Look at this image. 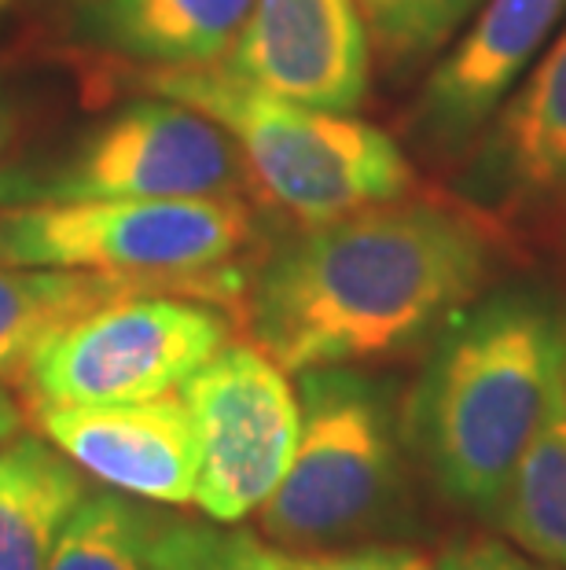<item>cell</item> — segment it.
Instances as JSON below:
<instances>
[{
	"label": "cell",
	"mask_w": 566,
	"mask_h": 570,
	"mask_svg": "<svg viewBox=\"0 0 566 570\" xmlns=\"http://www.w3.org/2000/svg\"><path fill=\"white\" fill-rule=\"evenodd\" d=\"M81 493V468L48 439L0 449V570H48Z\"/></svg>",
	"instance_id": "cell-15"
},
{
	"label": "cell",
	"mask_w": 566,
	"mask_h": 570,
	"mask_svg": "<svg viewBox=\"0 0 566 570\" xmlns=\"http://www.w3.org/2000/svg\"><path fill=\"white\" fill-rule=\"evenodd\" d=\"M48 570H162L143 549V504L118 490H86Z\"/></svg>",
	"instance_id": "cell-17"
},
{
	"label": "cell",
	"mask_w": 566,
	"mask_h": 570,
	"mask_svg": "<svg viewBox=\"0 0 566 570\" xmlns=\"http://www.w3.org/2000/svg\"><path fill=\"white\" fill-rule=\"evenodd\" d=\"M33 412L44 439L111 490L137 501L196 504L199 439L185 394Z\"/></svg>",
	"instance_id": "cell-11"
},
{
	"label": "cell",
	"mask_w": 566,
	"mask_h": 570,
	"mask_svg": "<svg viewBox=\"0 0 566 570\" xmlns=\"http://www.w3.org/2000/svg\"><path fill=\"white\" fill-rule=\"evenodd\" d=\"M137 81L225 126L265 196L306 225L401 199L413 188V166L394 137L354 115L280 100L236 81L218 63L148 70Z\"/></svg>",
	"instance_id": "cell-4"
},
{
	"label": "cell",
	"mask_w": 566,
	"mask_h": 570,
	"mask_svg": "<svg viewBox=\"0 0 566 570\" xmlns=\"http://www.w3.org/2000/svg\"><path fill=\"white\" fill-rule=\"evenodd\" d=\"M357 8L371 52L394 75H408L460 38L481 0H357Z\"/></svg>",
	"instance_id": "cell-19"
},
{
	"label": "cell",
	"mask_w": 566,
	"mask_h": 570,
	"mask_svg": "<svg viewBox=\"0 0 566 570\" xmlns=\"http://www.w3.org/2000/svg\"><path fill=\"white\" fill-rule=\"evenodd\" d=\"M435 570H556L526 556L519 544L497 538H456L438 556Z\"/></svg>",
	"instance_id": "cell-21"
},
{
	"label": "cell",
	"mask_w": 566,
	"mask_h": 570,
	"mask_svg": "<svg viewBox=\"0 0 566 570\" xmlns=\"http://www.w3.org/2000/svg\"><path fill=\"white\" fill-rule=\"evenodd\" d=\"M255 0H89L81 33L155 70L221 63Z\"/></svg>",
	"instance_id": "cell-13"
},
{
	"label": "cell",
	"mask_w": 566,
	"mask_h": 570,
	"mask_svg": "<svg viewBox=\"0 0 566 570\" xmlns=\"http://www.w3.org/2000/svg\"><path fill=\"white\" fill-rule=\"evenodd\" d=\"M298 409L295 456L258 508L261 538L284 552H324L413 530V456L394 386L354 365L306 368Z\"/></svg>",
	"instance_id": "cell-3"
},
{
	"label": "cell",
	"mask_w": 566,
	"mask_h": 570,
	"mask_svg": "<svg viewBox=\"0 0 566 570\" xmlns=\"http://www.w3.org/2000/svg\"><path fill=\"white\" fill-rule=\"evenodd\" d=\"M247 180L228 129L162 96L122 107L67 148L0 166V206L239 196Z\"/></svg>",
	"instance_id": "cell-6"
},
{
	"label": "cell",
	"mask_w": 566,
	"mask_h": 570,
	"mask_svg": "<svg viewBox=\"0 0 566 570\" xmlns=\"http://www.w3.org/2000/svg\"><path fill=\"white\" fill-rule=\"evenodd\" d=\"M471 188L566 210V27L478 137Z\"/></svg>",
	"instance_id": "cell-12"
},
{
	"label": "cell",
	"mask_w": 566,
	"mask_h": 570,
	"mask_svg": "<svg viewBox=\"0 0 566 570\" xmlns=\"http://www.w3.org/2000/svg\"><path fill=\"white\" fill-rule=\"evenodd\" d=\"M255 236L239 196L0 206V265L155 276L185 295H221L244 276L225 265Z\"/></svg>",
	"instance_id": "cell-5"
},
{
	"label": "cell",
	"mask_w": 566,
	"mask_h": 570,
	"mask_svg": "<svg viewBox=\"0 0 566 570\" xmlns=\"http://www.w3.org/2000/svg\"><path fill=\"white\" fill-rule=\"evenodd\" d=\"M143 549L162 570H287L276 544L236 523L143 508Z\"/></svg>",
	"instance_id": "cell-18"
},
{
	"label": "cell",
	"mask_w": 566,
	"mask_h": 570,
	"mask_svg": "<svg viewBox=\"0 0 566 570\" xmlns=\"http://www.w3.org/2000/svg\"><path fill=\"white\" fill-rule=\"evenodd\" d=\"M566 19V0H481L419 92L413 129L438 155L467 151L519 89Z\"/></svg>",
	"instance_id": "cell-10"
},
{
	"label": "cell",
	"mask_w": 566,
	"mask_h": 570,
	"mask_svg": "<svg viewBox=\"0 0 566 570\" xmlns=\"http://www.w3.org/2000/svg\"><path fill=\"white\" fill-rule=\"evenodd\" d=\"M199 439L196 504L214 523L255 515L287 475L298 442L295 386L250 343H225L180 386Z\"/></svg>",
	"instance_id": "cell-8"
},
{
	"label": "cell",
	"mask_w": 566,
	"mask_h": 570,
	"mask_svg": "<svg viewBox=\"0 0 566 570\" xmlns=\"http://www.w3.org/2000/svg\"><path fill=\"white\" fill-rule=\"evenodd\" d=\"M140 291L180 287L155 276L107 273V269H38V265H0V380L19 383L30 357L86 313Z\"/></svg>",
	"instance_id": "cell-14"
},
{
	"label": "cell",
	"mask_w": 566,
	"mask_h": 570,
	"mask_svg": "<svg viewBox=\"0 0 566 570\" xmlns=\"http://www.w3.org/2000/svg\"><path fill=\"white\" fill-rule=\"evenodd\" d=\"M489 523L526 556L566 570V391L519 456Z\"/></svg>",
	"instance_id": "cell-16"
},
{
	"label": "cell",
	"mask_w": 566,
	"mask_h": 570,
	"mask_svg": "<svg viewBox=\"0 0 566 570\" xmlns=\"http://www.w3.org/2000/svg\"><path fill=\"white\" fill-rule=\"evenodd\" d=\"M8 4H11V0H0V11H4V8H8Z\"/></svg>",
	"instance_id": "cell-24"
},
{
	"label": "cell",
	"mask_w": 566,
	"mask_h": 570,
	"mask_svg": "<svg viewBox=\"0 0 566 570\" xmlns=\"http://www.w3.org/2000/svg\"><path fill=\"white\" fill-rule=\"evenodd\" d=\"M566 391V298L508 284L456 313L401 402L408 456L445 504L493 515Z\"/></svg>",
	"instance_id": "cell-2"
},
{
	"label": "cell",
	"mask_w": 566,
	"mask_h": 570,
	"mask_svg": "<svg viewBox=\"0 0 566 570\" xmlns=\"http://www.w3.org/2000/svg\"><path fill=\"white\" fill-rule=\"evenodd\" d=\"M22 428V412L19 405L11 402V397L0 391V442H8V439H16Z\"/></svg>",
	"instance_id": "cell-23"
},
{
	"label": "cell",
	"mask_w": 566,
	"mask_h": 570,
	"mask_svg": "<svg viewBox=\"0 0 566 570\" xmlns=\"http://www.w3.org/2000/svg\"><path fill=\"white\" fill-rule=\"evenodd\" d=\"M218 67L280 100L354 115L368 96L371 41L357 0H255Z\"/></svg>",
	"instance_id": "cell-9"
},
{
	"label": "cell",
	"mask_w": 566,
	"mask_h": 570,
	"mask_svg": "<svg viewBox=\"0 0 566 570\" xmlns=\"http://www.w3.org/2000/svg\"><path fill=\"white\" fill-rule=\"evenodd\" d=\"M16 129H19V111H16V100L11 92L0 85V155L8 151V144L16 140Z\"/></svg>",
	"instance_id": "cell-22"
},
{
	"label": "cell",
	"mask_w": 566,
	"mask_h": 570,
	"mask_svg": "<svg viewBox=\"0 0 566 570\" xmlns=\"http://www.w3.org/2000/svg\"><path fill=\"white\" fill-rule=\"evenodd\" d=\"M284 552V549H280ZM287 570H435L424 552L408 544H346L324 552H284Z\"/></svg>",
	"instance_id": "cell-20"
},
{
	"label": "cell",
	"mask_w": 566,
	"mask_h": 570,
	"mask_svg": "<svg viewBox=\"0 0 566 570\" xmlns=\"http://www.w3.org/2000/svg\"><path fill=\"white\" fill-rule=\"evenodd\" d=\"M493 273L460 210L387 199L312 222L247 281V324L284 372L365 365L435 338Z\"/></svg>",
	"instance_id": "cell-1"
},
{
	"label": "cell",
	"mask_w": 566,
	"mask_h": 570,
	"mask_svg": "<svg viewBox=\"0 0 566 570\" xmlns=\"http://www.w3.org/2000/svg\"><path fill=\"white\" fill-rule=\"evenodd\" d=\"M232 324L210 302L140 291L56 332L19 375L33 409L111 405L185 386L228 343Z\"/></svg>",
	"instance_id": "cell-7"
}]
</instances>
